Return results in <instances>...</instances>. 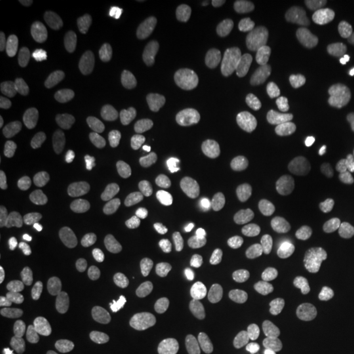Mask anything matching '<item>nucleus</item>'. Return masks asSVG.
<instances>
[{"mask_svg":"<svg viewBox=\"0 0 354 354\" xmlns=\"http://www.w3.org/2000/svg\"><path fill=\"white\" fill-rule=\"evenodd\" d=\"M331 196L322 180L306 177L290 191L276 221V239L292 263H308L327 246Z\"/></svg>","mask_w":354,"mask_h":354,"instance_id":"nucleus-1","label":"nucleus"},{"mask_svg":"<svg viewBox=\"0 0 354 354\" xmlns=\"http://www.w3.org/2000/svg\"><path fill=\"white\" fill-rule=\"evenodd\" d=\"M109 120L124 145L152 150L166 136V106L147 79L122 76L109 92Z\"/></svg>","mask_w":354,"mask_h":354,"instance_id":"nucleus-2","label":"nucleus"},{"mask_svg":"<svg viewBox=\"0 0 354 354\" xmlns=\"http://www.w3.org/2000/svg\"><path fill=\"white\" fill-rule=\"evenodd\" d=\"M154 67L166 83L187 104H207L221 90V76L201 48L184 39H164L154 51Z\"/></svg>","mask_w":354,"mask_h":354,"instance_id":"nucleus-3","label":"nucleus"},{"mask_svg":"<svg viewBox=\"0 0 354 354\" xmlns=\"http://www.w3.org/2000/svg\"><path fill=\"white\" fill-rule=\"evenodd\" d=\"M228 258L214 246H198L171 265L157 286V301L168 310L187 306L221 279Z\"/></svg>","mask_w":354,"mask_h":354,"instance_id":"nucleus-4","label":"nucleus"},{"mask_svg":"<svg viewBox=\"0 0 354 354\" xmlns=\"http://www.w3.org/2000/svg\"><path fill=\"white\" fill-rule=\"evenodd\" d=\"M62 161H65V138L58 124L37 122L28 131L21 157V182L26 194L35 201L53 196L60 184Z\"/></svg>","mask_w":354,"mask_h":354,"instance_id":"nucleus-5","label":"nucleus"},{"mask_svg":"<svg viewBox=\"0 0 354 354\" xmlns=\"http://www.w3.org/2000/svg\"><path fill=\"white\" fill-rule=\"evenodd\" d=\"M269 154V124L256 109H242L225 129V161L242 184H256L265 173Z\"/></svg>","mask_w":354,"mask_h":354,"instance_id":"nucleus-6","label":"nucleus"},{"mask_svg":"<svg viewBox=\"0 0 354 354\" xmlns=\"http://www.w3.org/2000/svg\"><path fill=\"white\" fill-rule=\"evenodd\" d=\"M322 81V62L315 51L301 48L272 67V90L283 115L301 118L308 111L317 86Z\"/></svg>","mask_w":354,"mask_h":354,"instance_id":"nucleus-7","label":"nucleus"},{"mask_svg":"<svg viewBox=\"0 0 354 354\" xmlns=\"http://www.w3.org/2000/svg\"><path fill=\"white\" fill-rule=\"evenodd\" d=\"M3 320L12 331L28 341H46L58 329V313L53 306L51 288L28 283L3 292Z\"/></svg>","mask_w":354,"mask_h":354,"instance_id":"nucleus-8","label":"nucleus"},{"mask_svg":"<svg viewBox=\"0 0 354 354\" xmlns=\"http://www.w3.org/2000/svg\"><path fill=\"white\" fill-rule=\"evenodd\" d=\"M258 341L260 322L237 310L203 317L191 331V343L201 354H244Z\"/></svg>","mask_w":354,"mask_h":354,"instance_id":"nucleus-9","label":"nucleus"},{"mask_svg":"<svg viewBox=\"0 0 354 354\" xmlns=\"http://www.w3.org/2000/svg\"><path fill=\"white\" fill-rule=\"evenodd\" d=\"M106 189L95 166H79L65 184V221L74 235H90L102 218Z\"/></svg>","mask_w":354,"mask_h":354,"instance_id":"nucleus-10","label":"nucleus"},{"mask_svg":"<svg viewBox=\"0 0 354 354\" xmlns=\"http://www.w3.org/2000/svg\"><path fill=\"white\" fill-rule=\"evenodd\" d=\"M53 306L60 324L76 334L90 336L102 327V304L92 295L86 281L76 274H60L51 283Z\"/></svg>","mask_w":354,"mask_h":354,"instance_id":"nucleus-11","label":"nucleus"},{"mask_svg":"<svg viewBox=\"0 0 354 354\" xmlns=\"http://www.w3.org/2000/svg\"><path fill=\"white\" fill-rule=\"evenodd\" d=\"M113 198L127 214H150L164 207V182L150 173H127L113 187Z\"/></svg>","mask_w":354,"mask_h":354,"instance_id":"nucleus-12","label":"nucleus"},{"mask_svg":"<svg viewBox=\"0 0 354 354\" xmlns=\"http://www.w3.org/2000/svg\"><path fill=\"white\" fill-rule=\"evenodd\" d=\"M21 157H24V143H21L17 118L10 111H3L0 115V177L3 180H10L19 173Z\"/></svg>","mask_w":354,"mask_h":354,"instance_id":"nucleus-13","label":"nucleus"},{"mask_svg":"<svg viewBox=\"0 0 354 354\" xmlns=\"http://www.w3.org/2000/svg\"><path fill=\"white\" fill-rule=\"evenodd\" d=\"M67 7L86 21H104L115 10V3L113 0H69Z\"/></svg>","mask_w":354,"mask_h":354,"instance_id":"nucleus-14","label":"nucleus"},{"mask_svg":"<svg viewBox=\"0 0 354 354\" xmlns=\"http://www.w3.org/2000/svg\"><path fill=\"white\" fill-rule=\"evenodd\" d=\"M0 354H35L28 345H21L17 341H10V338H3L0 341Z\"/></svg>","mask_w":354,"mask_h":354,"instance_id":"nucleus-15","label":"nucleus"},{"mask_svg":"<svg viewBox=\"0 0 354 354\" xmlns=\"http://www.w3.org/2000/svg\"><path fill=\"white\" fill-rule=\"evenodd\" d=\"M348 198H350V205H352V209H354V168L348 175Z\"/></svg>","mask_w":354,"mask_h":354,"instance_id":"nucleus-16","label":"nucleus"}]
</instances>
